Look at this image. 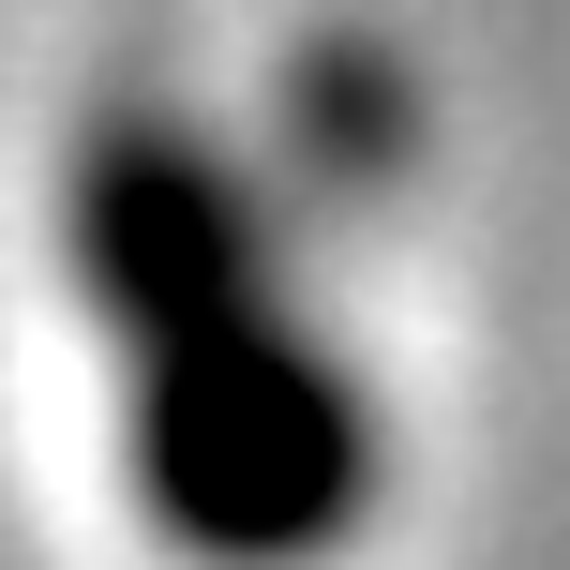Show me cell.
<instances>
[{
    "label": "cell",
    "instance_id": "obj_1",
    "mask_svg": "<svg viewBox=\"0 0 570 570\" xmlns=\"http://www.w3.org/2000/svg\"><path fill=\"white\" fill-rule=\"evenodd\" d=\"M76 256L90 301H120L150 511L226 570H285L301 541H331L361 511V405L301 361L240 210L166 120H106L76 150Z\"/></svg>",
    "mask_w": 570,
    "mask_h": 570
}]
</instances>
